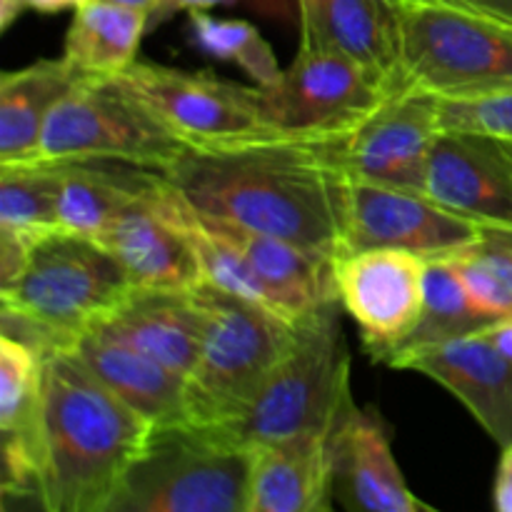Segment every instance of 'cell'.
<instances>
[{
	"label": "cell",
	"mask_w": 512,
	"mask_h": 512,
	"mask_svg": "<svg viewBox=\"0 0 512 512\" xmlns=\"http://www.w3.org/2000/svg\"><path fill=\"white\" fill-rule=\"evenodd\" d=\"M163 178L198 213L338 258L350 178L340 140L285 135L188 148Z\"/></svg>",
	"instance_id": "cell-1"
},
{
	"label": "cell",
	"mask_w": 512,
	"mask_h": 512,
	"mask_svg": "<svg viewBox=\"0 0 512 512\" xmlns=\"http://www.w3.org/2000/svg\"><path fill=\"white\" fill-rule=\"evenodd\" d=\"M155 425L115 398L75 355L45 358L38 415V500L45 512H100Z\"/></svg>",
	"instance_id": "cell-2"
},
{
	"label": "cell",
	"mask_w": 512,
	"mask_h": 512,
	"mask_svg": "<svg viewBox=\"0 0 512 512\" xmlns=\"http://www.w3.org/2000/svg\"><path fill=\"white\" fill-rule=\"evenodd\" d=\"M340 300L295 320L293 340L248 413L223 430L250 450L283 440L325 435L335 438L358 403L350 390V350Z\"/></svg>",
	"instance_id": "cell-3"
},
{
	"label": "cell",
	"mask_w": 512,
	"mask_h": 512,
	"mask_svg": "<svg viewBox=\"0 0 512 512\" xmlns=\"http://www.w3.org/2000/svg\"><path fill=\"white\" fill-rule=\"evenodd\" d=\"M130 290L125 270L98 240L50 230L15 280L0 285L3 333L48 355L113 313Z\"/></svg>",
	"instance_id": "cell-4"
},
{
	"label": "cell",
	"mask_w": 512,
	"mask_h": 512,
	"mask_svg": "<svg viewBox=\"0 0 512 512\" xmlns=\"http://www.w3.org/2000/svg\"><path fill=\"white\" fill-rule=\"evenodd\" d=\"M203 338L185 380L188 425L223 433L238 423L293 340L295 323L250 300L200 283L193 288Z\"/></svg>",
	"instance_id": "cell-5"
},
{
	"label": "cell",
	"mask_w": 512,
	"mask_h": 512,
	"mask_svg": "<svg viewBox=\"0 0 512 512\" xmlns=\"http://www.w3.org/2000/svg\"><path fill=\"white\" fill-rule=\"evenodd\" d=\"M250 453L215 430L155 428L100 512H248Z\"/></svg>",
	"instance_id": "cell-6"
},
{
	"label": "cell",
	"mask_w": 512,
	"mask_h": 512,
	"mask_svg": "<svg viewBox=\"0 0 512 512\" xmlns=\"http://www.w3.org/2000/svg\"><path fill=\"white\" fill-rule=\"evenodd\" d=\"M398 75L438 98L512 88V23L450 5L400 3Z\"/></svg>",
	"instance_id": "cell-7"
},
{
	"label": "cell",
	"mask_w": 512,
	"mask_h": 512,
	"mask_svg": "<svg viewBox=\"0 0 512 512\" xmlns=\"http://www.w3.org/2000/svg\"><path fill=\"white\" fill-rule=\"evenodd\" d=\"M188 148L123 80L83 78L50 113L38 163L113 160L163 173Z\"/></svg>",
	"instance_id": "cell-8"
},
{
	"label": "cell",
	"mask_w": 512,
	"mask_h": 512,
	"mask_svg": "<svg viewBox=\"0 0 512 512\" xmlns=\"http://www.w3.org/2000/svg\"><path fill=\"white\" fill-rule=\"evenodd\" d=\"M400 88V75L300 40L293 63L260 95L265 123L275 135L343 140Z\"/></svg>",
	"instance_id": "cell-9"
},
{
	"label": "cell",
	"mask_w": 512,
	"mask_h": 512,
	"mask_svg": "<svg viewBox=\"0 0 512 512\" xmlns=\"http://www.w3.org/2000/svg\"><path fill=\"white\" fill-rule=\"evenodd\" d=\"M118 78L190 148L275 135L265 123L258 85L143 60Z\"/></svg>",
	"instance_id": "cell-10"
},
{
	"label": "cell",
	"mask_w": 512,
	"mask_h": 512,
	"mask_svg": "<svg viewBox=\"0 0 512 512\" xmlns=\"http://www.w3.org/2000/svg\"><path fill=\"white\" fill-rule=\"evenodd\" d=\"M428 258L408 250L368 248L335 258V290L375 363H388L410 338L425 303Z\"/></svg>",
	"instance_id": "cell-11"
},
{
	"label": "cell",
	"mask_w": 512,
	"mask_h": 512,
	"mask_svg": "<svg viewBox=\"0 0 512 512\" xmlns=\"http://www.w3.org/2000/svg\"><path fill=\"white\" fill-rule=\"evenodd\" d=\"M485 235L473 220L453 213L418 190L388 185H348V220L340 253L368 248L408 250L423 258H448Z\"/></svg>",
	"instance_id": "cell-12"
},
{
	"label": "cell",
	"mask_w": 512,
	"mask_h": 512,
	"mask_svg": "<svg viewBox=\"0 0 512 512\" xmlns=\"http://www.w3.org/2000/svg\"><path fill=\"white\" fill-rule=\"evenodd\" d=\"M440 133L438 95L403 85L353 135L340 140V163L350 180L425 193L430 153Z\"/></svg>",
	"instance_id": "cell-13"
},
{
	"label": "cell",
	"mask_w": 512,
	"mask_h": 512,
	"mask_svg": "<svg viewBox=\"0 0 512 512\" xmlns=\"http://www.w3.org/2000/svg\"><path fill=\"white\" fill-rule=\"evenodd\" d=\"M133 288L193 290L203 283L195 250L180 218V198L163 173L125 205L98 235Z\"/></svg>",
	"instance_id": "cell-14"
},
{
	"label": "cell",
	"mask_w": 512,
	"mask_h": 512,
	"mask_svg": "<svg viewBox=\"0 0 512 512\" xmlns=\"http://www.w3.org/2000/svg\"><path fill=\"white\" fill-rule=\"evenodd\" d=\"M425 195L480 228L512 233V158L500 140L440 133L430 153Z\"/></svg>",
	"instance_id": "cell-15"
},
{
	"label": "cell",
	"mask_w": 512,
	"mask_h": 512,
	"mask_svg": "<svg viewBox=\"0 0 512 512\" xmlns=\"http://www.w3.org/2000/svg\"><path fill=\"white\" fill-rule=\"evenodd\" d=\"M390 368L415 370L443 385L500 448L512 445V363L483 330L413 350Z\"/></svg>",
	"instance_id": "cell-16"
},
{
	"label": "cell",
	"mask_w": 512,
	"mask_h": 512,
	"mask_svg": "<svg viewBox=\"0 0 512 512\" xmlns=\"http://www.w3.org/2000/svg\"><path fill=\"white\" fill-rule=\"evenodd\" d=\"M335 500L343 512H420L410 493L383 415L355 408L333 438Z\"/></svg>",
	"instance_id": "cell-17"
},
{
	"label": "cell",
	"mask_w": 512,
	"mask_h": 512,
	"mask_svg": "<svg viewBox=\"0 0 512 512\" xmlns=\"http://www.w3.org/2000/svg\"><path fill=\"white\" fill-rule=\"evenodd\" d=\"M63 350L75 355L115 398L123 400L150 425H188L185 380L105 330L103 325L85 328Z\"/></svg>",
	"instance_id": "cell-18"
},
{
	"label": "cell",
	"mask_w": 512,
	"mask_h": 512,
	"mask_svg": "<svg viewBox=\"0 0 512 512\" xmlns=\"http://www.w3.org/2000/svg\"><path fill=\"white\" fill-rule=\"evenodd\" d=\"M203 218L238 248L285 320L295 323L303 315L338 300L335 255L305 248L293 240L253 233L210 215Z\"/></svg>",
	"instance_id": "cell-19"
},
{
	"label": "cell",
	"mask_w": 512,
	"mask_h": 512,
	"mask_svg": "<svg viewBox=\"0 0 512 512\" xmlns=\"http://www.w3.org/2000/svg\"><path fill=\"white\" fill-rule=\"evenodd\" d=\"M248 512H338L333 438L308 435L250 450Z\"/></svg>",
	"instance_id": "cell-20"
},
{
	"label": "cell",
	"mask_w": 512,
	"mask_h": 512,
	"mask_svg": "<svg viewBox=\"0 0 512 512\" xmlns=\"http://www.w3.org/2000/svg\"><path fill=\"white\" fill-rule=\"evenodd\" d=\"M95 325H103L183 380L190 378L198 363L203 315L193 290L133 288L113 313Z\"/></svg>",
	"instance_id": "cell-21"
},
{
	"label": "cell",
	"mask_w": 512,
	"mask_h": 512,
	"mask_svg": "<svg viewBox=\"0 0 512 512\" xmlns=\"http://www.w3.org/2000/svg\"><path fill=\"white\" fill-rule=\"evenodd\" d=\"M300 40L398 75V0H298Z\"/></svg>",
	"instance_id": "cell-22"
},
{
	"label": "cell",
	"mask_w": 512,
	"mask_h": 512,
	"mask_svg": "<svg viewBox=\"0 0 512 512\" xmlns=\"http://www.w3.org/2000/svg\"><path fill=\"white\" fill-rule=\"evenodd\" d=\"M83 78L63 55L0 78V165L38 163L50 113Z\"/></svg>",
	"instance_id": "cell-23"
},
{
	"label": "cell",
	"mask_w": 512,
	"mask_h": 512,
	"mask_svg": "<svg viewBox=\"0 0 512 512\" xmlns=\"http://www.w3.org/2000/svg\"><path fill=\"white\" fill-rule=\"evenodd\" d=\"M58 165V225L68 233L98 238L110 220L158 178V170L113 160H68Z\"/></svg>",
	"instance_id": "cell-24"
},
{
	"label": "cell",
	"mask_w": 512,
	"mask_h": 512,
	"mask_svg": "<svg viewBox=\"0 0 512 512\" xmlns=\"http://www.w3.org/2000/svg\"><path fill=\"white\" fill-rule=\"evenodd\" d=\"M150 15L108 0H85L73 10L63 58L85 78H118L138 63Z\"/></svg>",
	"instance_id": "cell-25"
},
{
	"label": "cell",
	"mask_w": 512,
	"mask_h": 512,
	"mask_svg": "<svg viewBox=\"0 0 512 512\" xmlns=\"http://www.w3.org/2000/svg\"><path fill=\"white\" fill-rule=\"evenodd\" d=\"M485 325H490V320L470 298L468 285L455 268L453 258H430L425 273V303L418 325L385 365H393L413 350L483 330Z\"/></svg>",
	"instance_id": "cell-26"
},
{
	"label": "cell",
	"mask_w": 512,
	"mask_h": 512,
	"mask_svg": "<svg viewBox=\"0 0 512 512\" xmlns=\"http://www.w3.org/2000/svg\"><path fill=\"white\" fill-rule=\"evenodd\" d=\"M58 165H0V230L43 238L58 230Z\"/></svg>",
	"instance_id": "cell-27"
},
{
	"label": "cell",
	"mask_w": 512,
	"mask_h": 512,
	"mask_svg": "<svg viewBox=\"0 0 512 512\" xmlns=\"http://www.w3.org/2000/svg\"><path fill=\"white\" fill-rule=\"evenodd\" d=\"M188 38L193 48L208 58L243 70L258 88H270L283 73L268 40L245 20L215 18L205 10H190Z\"/></svg>",
	"instance_id": "cell-28"
},
{
	"label": "cell",
	"mask_w": 512,
	"mask_h": 512,
	"mask_svg": "<svg viewBox=\"0 0 512 512\" xmlns=\"http://www.w3.org/2000/svg\"><path fill=\"white\" fill-rule=\"evenodd\" d=\"M448 258H453L470 298L490 323L512 318V233L485 230L478 243Z\"/></svg>",
	"instance_id": "cell-29"
},
{
	"label": "cell",
	"mask_w": 512,
	"mask_h": 512,
	"mask_svg": "<svg viewBox=\"0 0 512 512\" xmlns=\"http://www.w3.org/2000/svg\"><path fill=\"white\" fill-rule=\"evenodd\" d=\"M440 130L512 143V88L465 98H440Z\"/></svg>",
	"instance_id": "cell-30"
},
{
	"label": "cell",
	"mask_w": 512,
	"mask_h": 512,
	"mask_svg": "<svg viewBox=\"0 0 512 512\" xmlns=\"http://www.w3.org/2000/svg\"><path fill=\"white\" fill-rule=\"evenodd\" d=\"M400 3H435L450 8L470 10V13L490 15V18L512 23V0H400Z\"/></svg>",
	"instance_id": "cell-31"
},
{
	"label": "cell",
	"mask_w": 512,
	"mask_h": 512,
	"mask_svg": "<svg viewBox=\"0 0 512 512\" xmlns=\"http://www.w3.org/2000/svg\"><path fill=\"white\" fill-rule=\"evenodd\" d=\"M493 508L495 512H512V445H505L500 453L493 485Z\"/></svg>",
	"instance_id": "cell-32"
},
{
	"label": "cell",
	"mask_w": 512,
	"mask_h": 512,
	"mask_svg": "<svg viewBox=\"0 0 512 512\" xmlns=\"http://www.w3.org/2000/svg\"><path fill=\"white\" fill-rule=\"evenodd\" d=\"M483 333L485 338L490 340V345H493L505 360H510L512 363V318L495 320V323L485 325Z\"/></svg>",
	"instance_id": "cell-33"
},
{
	"label": "cell",
	"mask_w": 512,
	"mask_h": 512,
	"mask_svg": "<svg viewBox=\"0 0 512 512\" xmlns=\"http://www.w3.org/2000/svg\"><path fill=\"white\" fill-rule=\"evenodd\" d=\"M0 512H45L38 495H3Z\"/></svg>",
	"instance_id": "cell-34"
},
{
	"label": "cell",
	"mask_w": 512,
	"mask_h": 512,
	"mask_svg": "<svg viewBox=\"0 0 512 512\" xmlns=\"http://www.w3.org/2000/svg\"><path fill=\"white\" fill-rule=\"evenodd\" d=\"M85 0H25L30 10H38V13H60V10H75L80 8Z\"/></svg>",
	"instance_id": "cell-35"
},
{
	"label": "cell",
	"mask_w": 512,
	"mask_h": 512,
	"mask_svg": "<svg viewBox=\"0 0 512 512\" xmlns=\"http://www.w3.org/2000/svg\"><path fill=\"white\" fill-rule=\"evenodd\" d=\"M25 8V0H0V30H8Z\"/></svg>",
	"instance_id": "cell-36"
},
{
	"label": "cell",
	"mask_w": 512,
	"mask_h": 512,
	"mask_svg": "<svg viewBox=\"0 0 512 512\" xmlns=\"http://www.w3.org/2000/svg\"><path fill=\"white\" fill-rule=\"evenodd\" d=\"M108 3L123 5V8H133V10H140V13L153 15V10L158 8L160 0H108Z\"/></svg>",
	"instance_id": "cell-37"
},
{
	"label": "cell",
	"mask_w": 512,
	"mask_h": 512,
	"mask_svg": "<svg viewBox=\"0 0 512 512\" xmlns=\"http://www.w3.org/2000/svg\"><path fill=\"white\" fill-rule=\"evenodd\" d=\"M420 512H438V510H433V508H430V505L420 503Z\"/></svg>",
	"instance_id": "cell-38"
},
{
	"label": "cell",
	"mask_w": 512,
	"mask_h": 512,
	"mask_svg": "<svg viewBox=\"0 0 512 512\" xmlns=\"http://www.w3.org/2000/svg\"><path fill=\"white\" fill-rule=\"evenodd\" d=\"M505 145V150H508V153H510V158H512V143H503Z\"/></svg>",
	"instance_id": "cell-39"
}]
</instances>
